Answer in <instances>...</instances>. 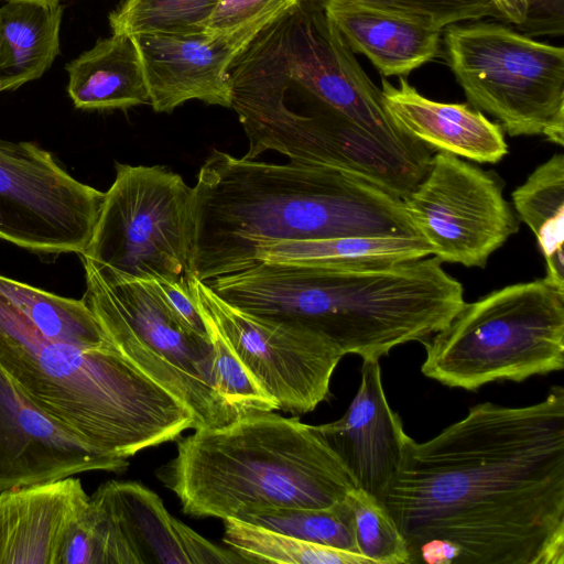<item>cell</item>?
<instances>
[{
	"mask_svg": "<svg viewBox=\"0 0 564 564\" xmlns=\"http://www.w3.org/2000/svg\"><path fill=\"white\" fill-rule=\"evenodd\" d=\"M382 503L409 564H564V389L410 438Z\"/></svg>",
	"mask_w": 564,
	"mask_h": 564,
	"instance_id": "cell-1",
	"label": "cell"
},
{
	"mask_svg": "<svg viewBox=\"0 0 564 564\" xmlns=\"http://www.w3.org/2000/svg\"><path fill=\"white\" fill-rule=\"evenodd\" d=\"M348 237L421 236L402 197L330 166L214 150L193 186L191 272L200 281L251 267L263 245Z\"/></svg>",
	"mask_w": 564,
	"mask_h": 564,
	"instance_id": "cell-2",
	"label": "cell"
},
{
	"mask_svg": "<svg viewBox=\"0 0 564 564\" xmlns=\"http://www.w3.org/2000/svg\"><path fill=\"white\" fill-rule=\"evenodd\" d=\"M442 263L435 256L378 268L259 261L206 284L245 312L303 326L369 360L422 343L462 310L463 285Z\"/></svg>",
	"mask_w": 564,
	"mask_h": 564,
	"instance_id": "cell-3",
	"label": "cell"
},
{
	"mask_svg": "<svg viewBox=\"0 0 564 564\" xmlns=\"http://www.w3.org/2000/svg\"><path fill=\"white\" fill-rule=\"evenodd\" d=\"M0 367L32 404L110 456L128 458L198 429L184 403L117 348L50 339L1 292Z\"/></svg>",
	"mask_w": 564,
	"mask_h": 564,
	"instance_id": "cell-4",
	"label": "cell"
},
{
	"mask_svg": "<svg viewBox=\"0 0 564 564\" xmlns=\"http://www.w3.org/2000/svg\"><path fill=\"white\" fill-rule=\"evenodd\" d=\"M158 477L185 514L223 520L252 508H326L358 488L315 425L272 411L195 430Z\"/></svg>",
	"mask_w": 564,
	"mask_h": 564,
	"instance_id": "cell-5",
	"label": "cell"
},
{
	"mask_svg": "<svg viewBox=\"0 0 564 564\" xmlns=\"http://www.w3.org/2000/svg\"><path fill=\"white\" fill-rule=\"evenodd\" d=\"M228 74L230 108L248 140L245 159L276 151L359 175L402 198L427 171L379 143L254 46L234 59Z\"/></svg>",
	"mask_w": 564,
	"mask_h": 564,
	"instance_id": "cell-6",
	"label": "cell"
},
{
	"mask_svg": "<svg viewBox=\"0 0 564 564\" xmlns=\"http://www.w3.org/2000/svg\"><path fill=\"white\" fill-rule=\"evenodd\" d=\"M422 344L423 375L452 388L562 370L564 290L546 278L507 285L465 303Z\"/></svg>",
	"mask_w": 564,
	"mask_h": 564,
	"instance_id": "cell-7",
	"label": "cell"
},
{
	"mask_svg": "<svg viewBox=\"0 0 564 564\" xmlns=\"http://www.w3.org/2000/svg\"><path fill=\"white\" fill-rule=\"evenodd\" d=\"M80 258L86 276L83 299L116 348L184 403L198 429L239 416L216 391L210 339L175 313L160 283L124 279Z\"/></svg>",
	"mask_w": 564,
	"mask_h": 564,
	"instance_id": "cell-8",
	"label": "cell"
},
{
	"mask_svg": "<svg viewBox=\"0 0 564 564\" xmlns=\"http://www.w3.org/2000/svg\"><path fill=\"white\" fill-rule=\"evenodd\" d=\"M448 66L475 109L510 137L564 144V48L497 22L452 24L444 33Z\"/></svg>",
	"mask_w": 564,
	"mask_h": 564,
	"instance_id": "cell-9",
	"label": "cell"
},
{
	"mask_svg": "<svg viewBox=\"0 0 564 564\" xmlns=\"http://www.w3.org/2000/svg\"><path fill=\"white\" fill-rule=\"evenodd\" d=\"M192 193L163 166L117 163L79 256L124 279L188 283Z\"/></svg>",
	"mask_w": 564,
	"mask_h": 564,
	"instance_id": "cell-10",
	"label": "cell"
},
{
	"mask_svg": "<svg viewBox=\"0 0 564 564\" xmlns=\"http://www.w3.org/2000/svg\"><path fill=\"white\" fill-rule=\"evenodd\" d=\"M252 43L286 75L379 143L429 167L432 150L394 123L384 107L381 89L361 68L324 10L299 0Z\"/></svg>",
	"mask_w": 564,
	"mask_h": 564,
	"instance_id": "cell-11",
	"label": "cell"
},
{
	"mask_svg": "<svg viewBox=\"0 0 564 564\" xmlns=\"http://www.w3.org/2000/svg\"><path fill=\"white\" fill-rule=\"evenodd\" d=\"M104 196L34 142L0 139V239L42 254H80Z\"/></svg>",
	"mask_w": 564,
	"mask_h": 564,
	"instance_id": "cell-12",
	"label": "cell"
},
{
	"mask_svg": "<svg viewBox=\"0 0 564 564\" xmlns=\"http://www.w3.org/2000/svg\"><path fill=\"white\" fill-rule=\"evenodd\" d=\"M403 204L416 232L442 262L485 268L519 229L499 180L447 152L432 155Z\"/></svg>",
	"mask_w": 564,
	"mask_h": 564,
	"instance_id": "cell-13",
	"label": "cell"
},
{
	"mask_svg": "<svg viewBox=\"0 0 564 564\" xmlns=\"http://www.w3.org/2000/svg\"><path fill=\"white\" fill-rule=\"evenodd\" d=\"M189 288L197 307L279 410L303 414L328 398L332 376L345 356L335 344L303 326L245 312L193 275Z\"/></svg>",
	"mask_w": 564,
	"mask_h": 564,
	"instance_id": "cell-14",
	"label": "cell"
},
{
	"mask_svg": "<svg viewBox=\"0 0 564 564\" xmlns=\"http://www.w3.org/2000/svg\"><path fill=\"white\" fill-rule=\"evenodd\" d=\"M89 503L105 535L107 564L247 563L172 517L160 497L138 482L107 481Z\"/></svg>",
	"mask_w": 564,
	"mask_h": 564,
	"instance_id": "cell-15",
	"label": "cell"
},
{
	"mask_svg": "<svg viewBox=\"0 0 564 564\" xmlns=\"http://www.w3.org/2000/svg\"><path fill=\"white\" fill-rule=\"evenodd\" d=\"M128 465L37 409L0 367V491Z\"/></svg>",
	"mask_w": 564,
	"mask_h": 564,
	"instance_id": "cell-16",
	"label": "cell"
},
{
	"mask_svg": "<svg viewBox=\"0 0 564 564\" xmlns=\"http://www.w3.org/2000/svg\"><path fill=\"white\" fill-rule=\"evenodd\" d=\"M315 427L357 487L382 502L411 437L387 400L379 359L362 360L360 384L345 414Z\"/></svg>",
	"mask_w": 564,
	"mask_h": 564,
	"instance_id": "cell-17",
	"label": "cell"
},
{
	"mask_svg": "<svg viewBox=\"0 0 564 564\" xmlns=\"http://www.w3.org/2000/svg\"><path fill=\"white\" fill-rule=\"evenodd\" d=\"M156 112L188 100L230 108L228 67L246 47L203 30L134 35Z\"/></svg>",
	"mask_w": 564,
	"mask_h": 564,
	"instance_id": "cell-18",
	"label": "cell"
},
{
	"mask_svg": "<svg viewBox=\"0 0 564 564\" xmlns=\"http://www.w3.org/2000/svg\"><path fill=\"white\" fill-rule=\"evenodd\" d=\"M88 502L73 476L0 491V564H59L65 539Z\"/></svg>",
	"mask_w": 564,
	"mask_h": 564,
	"instance_id": "cell-19",
	"label": "cell"
},
{
	"mask_svg": "<svg viewBox=\"0 0 564 564\" xmlns=\"http://www.w3.org/2000/svg\"><path fill=\"white\" fill-rule=\"evenodd\" d=\"M384 107L394 123L431 150L478 163H498L508 153L505 131L467 104L431 100L399 77V85L381 79Z\"/></svg>",
	"mask_w": 564,
	"mask_h": 564,
	"instance_id": "cell-20",
	"label": "cell"
},
{
	"mask_svg": "<svg viewBox=\"0 0 564 564\" xmlns=\"http://www.w3.org/2000/svg\"><path fill=\"white\" fill-rule=\"evenodd\" d=\"M354 53L383 77H404L433 59L442 30L429 21L358 1L334 0L323 9Z\"/></svg>",
	"mask_w": 564,
	"mask_h": 564,
	"instance_id": "cell-21",
	"label": "cell"
},
{
	"mask_svg": "<svg viewBox=\"0 0 564 564\" xmlns=\"http://www.w3.org/2000/svg\"><path fill=\"white\" fill-rule=\"evenodd\" d=\"M67 93L78 109H128L150 104L141 54L133 35L100 39L69 62Z\"/></svg>",
	"mask_w": 564,
	"mask_h": 564,
	"instance_id": "cell-22",
	"label": "cell"
},
{
	"mask_svg": "<svg viewBox=\"0 0 564 564\" xmlns=\"http://www.w3.org/2000/svg\"><path fill=\"white\" fill-rule=\"evenodd\" d=\"M61 3L10 1L0 8L4 53L0 91L40 78L59 54Z\"/></svg>",
	"mask_w": 564,
	"mask_h": 564,
	"instance_id": "cell-23",
	"label": "cell"
},
{
	"mask_svg": "<svg viewBox=\"0 0 564 564\" xmlns=\"http://www.w3.org/2000/svg\"><path fill=\"white\" fill-rule=\"evenodd\" d=\"M433 254L422 238L348 237L260 246L256 261L324 268H378Z\"/></svg>",
	"mask_w": 564,
	"mask_h": 564,
	"instance_id": "cell-24",
	"label": "cell"
},
{
	"mask_svg": "<svg viewBox=\"0 0 564 564\" xmlns=\"http://www.w3.org/2000/svg\"><path fill=\"white\" fill-rule=\"evenodd\" d=\"M518 217L534 234L546 265L545 278L564 290V155L539 165L512 193Z\"/></svg>",
	"mask_w": 564,
	"mask_h": 564,
	"instance_id": "cell-25",
	"label": "cell"
},
{
	"mask_svg": "<svg viewBox=\"0 0 564 564\" xmlns=\"http://www.w3.org/2000/svg\"><path fill=\"white\" fill-rule=\"evenodd\" d=\"M0 292L50 339L85 349L116 348L83 297L59 296L1 274Z\"/></svg>",
	"mask_w": 564,
	"mask_h": 564,
	"instance_id": "cell-26",
	"label": "cell"
},
{
	"mask_svg": "<svg viewBox=\"0 0 564 564\" xmlns=\"http://www.w3.org/2000/svg\"><path fill=\"white\" fill-rule=\"evenodd\" d=\"M224 542L247 563L372 564L364 555L225 519Z\"/></svg>",
	"mask_w": 564,
	"mask_h": 564,
	"instance_id": "cell-27",
	"label": "cell"
},
{
	"mask_svg": "<svg viewBox=\"0 0 564 564\" xmlns=\"http://www.w3.org/2000/svg\"><path fill=\"white\" fill-rule=\"evenodd\" d=\"M235 519L308 542L359 553L354 513L346 497L318 509L252 508Z\"/></svg>",
	"mask_w": 564,
	"mask_h": 564,
	"instance_id": "cell-28",
	"label": "cell"
},
{
	"mask_svg": "<svg viewBox=\"0 0 564 564\" xmlns=\"http://www.w3.org/2000/svg\"><path fill=\"white\" fill-rule=\"evenodd\" d=\"M220 0H120L109 13L115 34L177 33L203 30L199 24Z\"/></svg>",
	"mask_w": 564,
	"mask_h": 564,
	"instance_id": "cell-29",
	"label": "cell"
},
{
	"mask_svg": "<svg viewBox=\"0 0 564 564\" xmlns=\"http://www.w3.org/2000/svg\"><path fill=\"white\" fill-rule=\"evenodd\" d=\"M346 500L358 552L372 564H409L405 540L384 505L360 488L351 489Z\"/></svg>",
	"mask_w": 564,
	"mask_h": 564,
	"instance_id": "cell-30",
	"label": "cell"
},
{
	"mask_svg": "<svg viewBox=\"0 0 564 564\" xmlns=\"http://www.w3.org/2000/svg\"><path fill=\"white\" fill-rule=\"evenodd\" d=\"M199 310V308H198ZM213 346V377L217 393L238 414L279 410L236 355L213 319L200 311Z\"/></svg>",
	"mask_w": 564,
	"mask_h": 564,
	"instance_id": "cell-31",
	"label": "cell"
},
{
	"mask_svg": "<svg viewBox=\"0 0 564 564\" xmlns=\"http://www.w3.org/2000/svg\"><path fill=\"white\" fill-rule=\"evenodd\" d=\"M299 0H220L199 24L205 33L247 47Z\"/></svg>",
	"mask_w": 564,
	"mask_h": 564,
	"instance_id": "cell-32",
	"label": "cell"
},
{
	"mask_svg": "<svg viewBox=\"0 0 564 564\" xmlns=\"http://www.w3.org/2000/svg\"><path fill=\"white\" fill-rule=\"evenodd\" d=\"M315 8L324 9L334 0H302ZM399 11L429 21L443 29L464 21L500 15L492 0H347Z\"/></svg>",
	"mask_w": 564,
	"mask_h": 564,
	"instance_id": "cell-33",
	"label": "cell"
},
{
	"mask_svg": "<svg viewBox=\"0 0 564 564\" xmlns=\"http://www.w3.org/2000/svg\"><path fill=\"white\" fill-rule=\"evenodd\" d=\"M527 15L517 26L528 36H561L564 33V0H525Z\"/></svg>",
	"mask_w": 564,
	"mask_h": 564,
	"instance_id": "cell-34",
	"label": "cell"
},
{
	"mask_svg": "<svg viewBox=\"0 0 564 564\" xmlns=\"http://www.w3.org/2000/svg\"><path fill=\"white\" fill-rule=\"evenodd\" d=\"M165 299L175 313L196 333L208 337L203 316L191 292L189 282H159Z\"/></svg>",
	"mask_w": 564,
	"mask_h": 564,
	"instance_id": "cell-35",
	"label": "cell"
},
{
	"mask_svg": "<svg viewBox=\"0 0 564 564\" xmlns=\"http://www.w3.org/2000/svg\"><path fill=\"white\" fill-rule=\"evenodd\" d=\"M494 4L503 21L520 25L527 15L525 0H492Z\"/></svg>",
	"mask_w": 564,
	"mask_h": 564,
	"instance_id": "cell-36",
	"label": "cell"
},
{
	"mask_svg": "<svg viewBox=\"0 0 564 564\" xmlns=\"http://www.w3.org/2000/svg\"><path fill=\"white\" fill-rule=\"evenodd\" d=\"M3 53H4V42H3L2 21H1V17H0V63L3 58Z\"/></svg>",
	"mask_w": 564,
	"mask_h": 564,
	"instance_id": "cell-37",
	"label": "cell"
},
{
	"mask_svg": "<svg viewBox=\"0 0 564 564\" xmlns=\"http://www.w3.org/2000/svg\"><path fill=\"white\" fill-rule=\"evenodd\" d=\"M10 1H21V2H33V3H59L61 0H7Z\"/></svg>",
	"mask_w": 564,
	"mask_h": 564,
	"instance_id": "cell-38",
	"label": "cell"
}]
</instances>
